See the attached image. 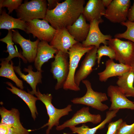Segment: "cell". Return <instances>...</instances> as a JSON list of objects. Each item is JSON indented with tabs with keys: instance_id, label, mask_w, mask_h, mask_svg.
<instances>
[{
	"instance_id": "74e56055",
	"label": "cell",
	"mask_w": 134,
	"mask_h": 134,
	"mask_svg": "<svg viewBox=\"0 0 134 134\" xmlns=\"http://www.w3.org/2000/svg\"></svg>"
},
{
	"instance_id": "5b68a950",
	"label": "cell",
	"mask_w": 134,
	"mask_h": 134,
	"mask_svg": "<svg viewBox=\"0 0 134 134\" xmlns=\"http://www.w3.org/2000/svg\"><path fill=\"white\" fill-rule=\"evenodd\" d=\"M82 82L86 88L85 94L82 97L73 98L71 102L74 104H82L90 106L101 111H104L109 109L107 105L102 103L108 100L106 94L94 91L89 80L85 79Z\"/></svg>"
},
{
	"instance_id": "8fae6325",
	"label": "cell",
	"mask_w": 134,
	"mask_h": 134,
	"mask_svg": "<svg viewBox=\"0 0 134 134\" xmlns=\"http://www.w3.org/2000/svg\"><path fill=\"white\" fill-rule=\"evenodd\" d=\"M0 123L8 125L17 134H29L33 130H27L22 125L20 120V113L18 110L12 108L8 110L3 106L0 107Z\"/></svg>"
},
{
	"instance_id": "2e32d148",
	"label": "cell",
	"mask_w": 134,
	"mask_h": 134,
	"mask_svg": "<svg viewBox=\"0 0 134 134\" xmlns=\"http://www.w3.org/2000/svg\"><path fill=\"white\" fill-rule=\"evenodd\" d=\"M78 42L70 34L66 28H64L57 30L49 44L58 51L68 53L69 49Z\"/></svg>"
},
{
	"instance_id": "603a6c76",
	"label": "cell",
	"mask_w": 134,
	"mask_h": 134,
	"mask_svg": "<svg viewBox=\"0 0 134 134\" xmlns=\"http://www.w3.org/2000/svg\"><path fill=\"white\" fill-rule=\"evenodd\" d=\"M119 110L107 111L105 119L99 125L93 128H90L84 124L81 126L71 127L69 128L73 133L78 134H95L99 129L103 128L106 124L111 122L113 118L116 116Z\"/></svg>"
},
{
	"instance_id": "3957f363",
	"label": "cell",
	"mask_w": 134,
	"mask_h": 134,
	"mask_svg": "<svg viewBox=\"0 0 134 134\" xmlns=\"http://www.w3.org/2000/svg\"><path fill=\"white\" fill-rule=\"evenodd\" d=\"M94 46L85 47L82 43L78 42L74 44L68 50L69 68L68 75L63 88L65 90L75 91L80 90L79 87L75 83L74 77L79 62L82 57Z\"/></svg>"
},
{
	"instance_id": "7a4b0ae2",
	"label": "cell",
	"mask_w": 134,
	"mask_h": 134,
	"mask_svg": "<svg viewBox=\"0 0 134 134\" xmlns=\"http://www.w3.org/2000/svg\"><path fill=\"white\" fill-rule=\"evenodd\" d=\"M38 100H40L45 105L49 117L48 122L40 128L42 129L48 127L46 130V134H49L50 130L54 126L59 125V121L62 117L68 115L70 112L72 111V105H68L62 109L56 108L52 103V96L51 94H42L38 88L34 94Z\"/></svg>"
},
{
	"instance_id": "4316f807",
	"label": "cell",
	"mask_w": 134,
	"mask_h": 134,
	"mask_svg": "<svg viewBox=\"0 0 134 134\" xmlns=\"http://www.w3.org/2000/svg\"><path fill=\"white\" fill-rule=\"evenodd\" d=\"M12 30H10L8 31L7 34L5 37L0 39V41L6 44L7 52L9 53L8 56L4 59L10 62L14 58L18 57L21 58L24 63H27V61L23 56L22 53L18 52L14 48L12 40Z\"/></svg>"
},
{
	"instance_id": "cb8c5ba5",
	"label": "cell",
	"mask_w": 134,
	"mask_h": 134,
	"mask_svg": "<svg viewBox=\"0 0 134 134\" xmlns=\"http://www.w3.org/2000/svg\"><path fill=\"white\" fill-rule=\"evenodd\" d=\"M116 83L127 97L134 98V66L129 71L118 77Z\"/></svg>"
},
{
	"instance_id": "836d02e7",
	"label": "cell",
	"mask_w": 134,
	"mask_h": 134,
	"mask_svg": "<svg viewBox=\"0 0 134 134\" xmlns=\"http://www.w3.org/2000/svg\"><path fill=\"white\" fill-rule=\"evenodd\" d=\"M128 20L131 21H134V0L133 5L129 9L128 14Z\"/></svg>"
},
{
	"instance_id": "9a60e30c",
	"label": "cell",
	"mask_w": 134,
	"mask_h": 134,
	"mask_svg": "<svg viewBox=\"0 0 134 134\" xmlns=\"http://www.w3.org/2000/svg\"><path fill=\"white\" fill-rule=\"evenodd\" d=\"M97 50L98 48L94 46L86 53L79 69L75 74L74 82L78 87L81 82L85 80L93 71V68L95 65L97 60Z\"/></svg>"
},
{
	"instance_id": "484cf974",
	"label": "cell",
	"mask_w": 134,
	"mask_h": 134,
	"mask_svg": "<svg viewBox=\"0 0 134 134\" xmlns=\"http://www.w3.org/2000/svg\"><path fill=\"white\" fill-rule=\"evenodd\" d=\"M0 64V76L9 79L14 82L20 89L24 88L23 81L19 79L16 75L13 67V63L12 60L10 62L4 59H1Z\"/></svg>"
},
{
	"instance_id": "d6986e66",
	"label": "cell",
	"mask_w": 134,
	"mask_h": 134,
	"mask_svg": "<svg viewBox=\"0 0 134 134\" xmlns=\"http://www.w3.org/2000/svg\"><path fill=\"white\" fill-rule=\"evenodd\" d=\"M58 52L56 49L53 47L48 42L45 41L39 42L37 47L36 57L34 60V66L37 70H42L41 67L45 63L50 59L55 58Z\"/></svg>"
},
{
	"instance_id": "ffe728a7",
	"label": "cell",
	"mask_w": 134,
	"mask_h": 134,
	"mask_svg": "<svg viewBox=\"0 0 134 134\" xmlns=\"http://www.w3.org/2000/svg\"><path fill=\"white\" fill-rule=\"evenodd\" d=\"M90 27V24L87 23L86 18L81 14L72 25L66 28L76 40L82 42L86 39Z\"/></svg>"
},
{
	"instance_id": "4fadbf2b",
	"label": "cell",
	"mask_w": 134,
	"mask_h": 134,
	"mask_svg": "<svg viewBox=\"0 0 134 134\" xmlns=\"http://www.w3.org/2000/svg\"><path fill=\"white\" fill-rule=\"evenodd\" d=\"M103 22V20H95L90 22V29L88 36L85 40L82 42L83 46H94L98 49L101 43L108 45L107 40L111 39L112 36L109 34H104L101 32L99 25Z\"/></svg>"
},
{
	"instance_id": "5bb4252c",
	"label": "cell",
	"mask_w": 134,
	"mask_h": 134,
	"mask_svg": "<svg viewBox=\"0 0 134 134\" xmlns=\"http://www.w3.org/2000/svg\"><path fill=\"white\" fill-rule=\"evenodd\" d=\"M12 40L15 43L19 44L21 47L23 56L29 63L34 62L36 57L37 45L40 40L37 39L34 41L24 38L18 30H12Z\"/></svg>"
},
{
	"instance_id": "44dd1931",
	"label": "cell",
	"mask_w": 134,
	"mask_h": 134,
	"mask_svg": "<svg viewBox=\"0 0 134 134\" xmlns=\"http://www.w3.org/2000/svg\"><path fill=\"white\" fill-rule=\"evenodd\" d=\"M105 10L102 0H89L84 7L82 14L90 22L95 20H103L101 16Z\"/></svg>"
},
{
	"instance_id": "d6a6232c",
	"label": "cell",
	"mask_w": 134,
	"mask_h": 134,
	"mask_svg": "<svg viewBox=\"0 0 134 134\" xmlns=\"http://www.w3.org/2000/svg\"><path fill=\"white\" fill-rule=\"evenodd\" d=\"M47 10H51L55 8L58 3H59L61 0H48Z\"/></svg>"
},
{
	"instance_id": "6da1fadb",
	"label": "cell",
	"mask_w": 134,
	"mask_h": 134,
	"mask_svg": "<svg viewBox=\"0 0 134 134\" xmlns=\"http://www.w3.org/2000/svg\"><path fill=\"white\" fill-rule=\"evenodd\" d=\"M84 0H66L58 3L56 7L47 10L44 19L56 30L72 25L82 14Z\"/></svg>"
},
{
	"instance_id": "d590c367",
	"label": "cell",
	"mask_w": 134,
	"mask_h": 134,
	"mask_svg": "<svg viewBox=\"0 0 134 134\" xmlns=\"http://www.w3.org/2000/svg\"><path fill=\"white\" fill-rule=\"evenodd\" d=\"M112 0H102V3L104 6L107 7L112 2Z\"/></svg>"
},
{
	"instance_id": "1f68e13d",
	"label": "cell",
	"mask_w": 134,
	"mask_h": 134,
	"mask_svg": "<svg viewBox=\"0 0 134 134\" xmlns=\"http://www.w3.org/2000/svg\"><path fill=\"white\" fill-rule=\"evenodd\" d=\"M123 121L122 119H120L115 122H110L108 126L106 134H117L120 125Z\"/></svg>"
},
{
	"instance_id": "277c9868",
	"label": "cell",
	"mask_w": 134,
	"mask_h": 134,
	"mask_svg": "<svg viewBox=\"0 0 134 134\" xmlns=\"http://www.w3.org/2000/svg\"><path fill=\"white\" fill-rule=\"evenodd\" d=\"M45 0L26 1L16 10L18 18L26 22L35 19H44L47 10Z\"/></svg>"
},
{
	"instance_id": "52a82bcc",
	"label": "cell",
	"mask_w": 134,
	"mask_h": 134,
	"mask_svg": "<svg viewBox=\"0 0 134 134\" xmlns=\"http://www.w3.org/2000/svg\"><path fill=\"white\" fill-rule=\"evenodd\" d=\"M68 53L58 51L54 61L51 63L50 72L54 78L57 80L55 90L63 88L67 78L69 71V63Z\"/></svg>"
},
{
	"instance_id": "7402d4cb",
	"label": "cell",
	"mask_w": 134,
	"mask_h": 134,
	"mask_svg": "<svg viewBox=\"0 0 134 134\" xmlns=\"http://www.w3.org/2000/svg\"><path fill=\"white\" fill-rule=\"evenodd\" d=\"M5 83L10 87V88L7 87V90L12 94L18 96L26 104L30 111L32 117L35 121L36 116L38 115L36 105V101L38 100L37 98L29 92L27 93L23 90L16 87L10 82H7Z\"/></svg>"
},
{
	"instance_id": "d4e9b609",
	"label": "cell",
	"mask_w": 134,
	"mask_h": 134,
	"mask_svg": "<svg viewBox=\"0 0 134 134\" xmlns=\"http://www.w3.org/2000/svg\"><path fill=\"white\" fill-rule=\"evenodd\" d=\"M26 22L19 18H14L9 15L5 9L2 10L0 16V29L8 30L19 29L25 32Z\"/></svg>"
},
{
	"instance_id": "e575fe53",
	"label": "cell",
	"mask_w": 134,
	"mask_h": 134,
	"mask_svg": "<svg viewBox=\"0 0 134 134\" xmlns=\"http://www.w3.org/2000/svg\"><path fill=\"white\" fill-rule=\"evenodd\" d=\"M10 128L4 123L0 124V134H7L9 133Z\"/></svg>"
},
{
	"instance_id": "30bf717a",
	"label": "cell",
	"mask_w": 134,
	"mask_h": 134,
	"mask_svg": "<svg viewBox=\"0 0 134 134\" xmlns=\"http://www.w3.org/2000/svg\"><path fill=\"white\" fill-rule=\"evenodd\" d=\"M89 107H83L77 111L71 118L56 127L58 131H61L66 128L76 126L81 124L91 122L96 124L100 122L101 117L100 114H92L89 111Z\"/></svg>"
},
{
	"instance_id": "83f0119b",
	"label": "cell",
	"mask_w": 134,
	"mask_h": 134,
	"mask_svg": "<svg viewBox=\"0 0 134 134\" xmlns=\"http://www.w3.org/2000/svg\"><path fill=\"white\" fill-rule=\"evenodd\" d=\"M126 26V31L123 33L117 34L114 36L115 38L118 39L124 38L134 42V22L127 20L120 24Z\"/></svg>"
},
{
	"instance_id": "8992f818",
	"label": "cell",
	"mask_w": 134,
	"mask_h": 134,
	"mask_svg": "<svg viewBox=\"0 0 134 134\" xmlns=\"http://www.w3.org/2000/svg\"><path fill=\"white\" fill-rule=\"evenodd\" d=\"M107 44L114 51L116 61L120 63L134 66V42L115 38L107 41Z\"/></svg>"
},
{
	"instance_id": "8d00e7d4",
	"label": "cell",
	"mask_w": 134,
	"mask_h": 134,
	"mask_svg": "<svg viewBox=\"0 0 134 134\" xmlns=\"http://www.w3.org/2000/svg\"><path fill=\"white\" fill-rule=\"evenodd\" d=\"M7 134H17L10 128L9 131Z\"/></svg>"
},
{
	"instance_id": "9c48e42d",
	"label": "cell",
	"mask_w": 134,
	"mask_h": 134,
	"mask_svg": "<svg viewBox=\"0 0 134 134\" xmlns=\"http://www.w3.org/2000/svg\"><path fill=\"white\" fill-rule=\"evenodd\" d=\"M131 4L130 0H113L107 7L103 16L110 22L120 23L126 21Z\"/></svg>"
},
{
	"instance_id": "f546056e",
	"label": "cell",
	"mask_w": 134,
	"mask_h": 134,
	"mask_svg": "<svg viewBox=\"0 0 134 134\" xmlns=\"http://www.w3.org/2000/svg\"><path fill=\"white\" fill-rule=\"evenodd\" d=\"M22 0H0V13L1 14L2 8L6 7L8 10V14H10L13 11L17 9L22 4Z\"/></svg>"
},
{
	"instance_id": "ac0fdd59",
	"label": "cell",
	"mask_w": 134,
	"mask_h": 134,
	"mask_svg": "<svg viewBox=\"0 0 134 134\" xmlns=\"http://www.w3.org/2000/svg\"><path fill=\"white\" fill-rule=\"evenodd\" d=\"M21 64L20 61L19 65L17 66H13L15 71L19 75L20 78L26 81L30 86L32 89L31 91H28V92L34 95L37 92L36 87L37 84L42 83V70H37L34 72L33 70V69L31 65L28 66L27 68H24V71L27 72L28 74H25L23 73L21 71L20 68Z\"/></svg>"
},
{
	"instance_id": "f1b7e54d",
	"label": "cell",
	"mask_w": 134,
	"mask_h": 134,
	"mask_svg": "<svg viewBox=\"0 0 134 134\" xmlns=\"http://www.w3.org/2000/svg\"><path fill=\"white\" fill-rule=\"evenodd\" d=\"M108 57L110 59H115V54L113 49L110 46L104 45L100 46L98 49L97 52V60L98 67H99L101 58L103 56Z\"/></svg>"
},
{
	"instance_id": "4dcf8cb0",
	"label": "cell",
	"mask_w": 134,
	"mask_h": 134,
	"mask_svg": "<svg viewBox=\"0 0 134 134\" xmlns=\"http://www.w3.org/2000/svg\"><path fill=\"white\" fill-rule=\"evenodd\" d=\"M117 134H134V123L128 125L123 121L120 125Z\"/></svg>"
},
{
	"instance_id": "e0dca14e",
	"label": "cell",
	"mask_w": 134,
	"mask_h": 134,
	"mask_svg": "<svg viewBox=\"0 0 134 134\" xmlns=\"http://www.w3.org/2000/svg\"><path fill=\"white\" fill-rule=\"evenodd\" d=\"M105 69L98 73L99 80L105 82L110 78L120 76L129 71L132 67L122 63H115L113 60L109 59L105 63Z\"/></svg>"
},
{
	"instance_id": "ba28073f",
	"label": "cell",
	"mask_w": 134,
	"mask_h": 134,
	"mask_svg": "<svg viewBox=\"0 0 134 134\" xmlns=\"http://www.w3.org/2000/svg\"><path fill=\"white\" fill-rule=\"evenodd\" d=\"M26 23V32L32 34L34 38L37 37L41 41L50 42L57 31L45 19H35L27 22Z\"/></svg>"
},
{
	"instance_id": "7c38bea8",
	"label": "cell",
	"mask_w": 134,
	"mask_h": 134,
	"mask_svg": "<svg viewBox=\"0 0 134 134\" xmlns=\"http://www.w3.org/2000/svg\"><path fill=\"white\" fill-rule=\"evenodd\" d=\"M107 92L111 102L109 110L125 109L134 110V102L128 99L117 86L110 85L107 88Z\"/></svg>"
}]
</instances>
